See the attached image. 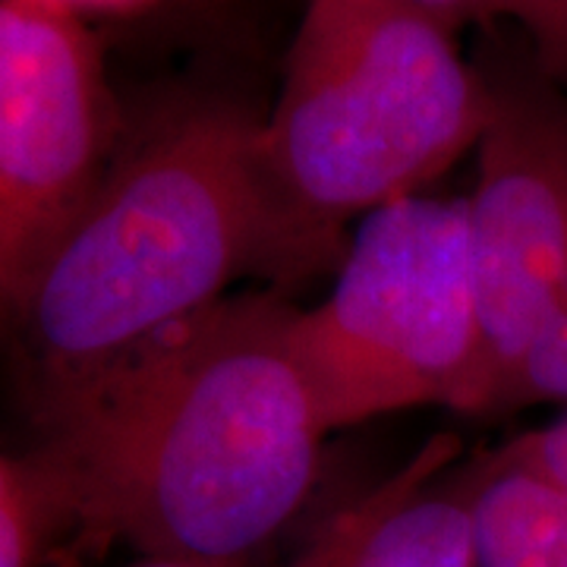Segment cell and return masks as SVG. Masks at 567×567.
I'll return each mask as SVG.
<instances>
[{"label": "cell", "instance_id": "1", "mask_svg": "<svg viewBox=\"0 0 567 567\" xmlns=\"http://www.w3.org/2000/svg\"><path fill=\"white\" fill-rule=\"evenodd\" d=\"M293 312L227 297L32 420L73 527L189 567L256 558L309 498L328 435Z\"/></svg>", "mask_w": 567, "mask_h": 567}, {"label": "cell", "instance_id": "2", "mask_svg": "<svg viewBox=\"0 0 567 567\" xmlns=\"http://www.w3.org/2000/svg\"><path fill=\"white\" fill-rule=\"evenodd\" d=\"M256 130L234 104L199 102L123 133L0 334L32 420L227 300L240 275L268 268Z\"/></svg>", "mask_w": 567, "mask_h": 567}, {"label": "cell", "instance_id": "3", "mask_svg": "<svg viewBox=\"0 0 567 567\" xmlns=\"http://www.w3.org/2000/svg\"><path fill=\"white\" fill-rule=\"evenodd\" d=\"M492 80L410 0H309L259 121L275 275H303L350 221L423 196L486 133Z\"/></svg>", "mask_w": 567, "mask_h": 567}, {"label": "cell", "instance_id": "4", "mask_svg": "<svg viewBox=\"0 0 567 567\" xmlns=\"http://www.w3.org/2000/svg\"><path fill=\"white\" fill-rule=\"evenodd\" d=\"M328 435L447 406L480 416L483 319L466 199L410 196L365 215L331 290L293 312Z\"/></svg>", "mask_w": 567, "mask_h": 567}, {"label": "cell", "instance_id": "5", "mask_svg": "<svg viewBox=\"0 0 567 567\" xmlns=\"http://www.w3.org/2000/svg\"><path fill=\"white\" fill-rule=\"evenodd\" d=\"M123 123L104 51L61 0H0V334L92 199Z\"/></svg>", "mask_w": 567, "mask_h": 567}, {"label": "cell", "instance_id": "6", "mask_svg": "<svg viewBox=\"0 0 567 567\" xmlns=\"http://www.w3.org/2000/svg\"><path fill=\"white\" fill-rule=\"evenodd\" d=\"M464 199L483 319L480 416H486L567 290V99L558 82L543 73L492 80V117Z\"/></svg>", "mask_w": 567, "mask_h": 567}, {"label": "cell", "instance_id": "7", "mask_svg": "<svg viewBox=\"0 0 567 567\" xmlns=\"http://www.w3.org/2000/svg\"><path fill=\"white\" fill-rule=\"evenodd\" d=\"M470 567H567V495L505 445L470 461Z\"/></svg>", "mask_w": 567, "mask_h": 567}, {"label": "cell", "instance_id": "8", "mask_svg": "<svg viewBox=\"0 0 567 567\" xmlns=\"http://www.w3.org/2000/svg\"><path fill=\"white\" fill-rule=\"evenodd\" d=\"M350 567H470V464L454 461L406 488Z\"/></svg>", "mask_w": 567, "mask_h": 567}, {"label": "cell", "instance_id": "9", "mask_svg": "<svg viewBox=\"0 0 567 567\" xmlns=\"http://www.w3.org/2000/svg\"><path fill=\"white\" fill-rule=\"evenodd\" d=\"M63 527L73 520L54 473L32 451H0V567H35Z\"/></svg>", "mask_w": 567, "mask_h": 567}, {"label": "cell", "instance_id": "10", "mask_svg": "<svg viewBox=\"0 0 567 567\" xmlns=\"http://www.w3.org/2000/svg\"><path fill=\"white\" fill-rule=\"evenodd\" d=\"M454 457H457V445L451 439L429 442L420 454H413L410 464L401 466L394 476L382 480V486L365 492L360 502H353L347 511H341L290 567H350L365 533L372 529V524L385 514L388 507L394 505L406 488H413L429 473L447 466Z\"/></svg>", "mask_w": 567, "mask_h": 567}, {"label": "cell", "instance_id": "11", "mask_svg": "<svg viewBox=\"0 0 567 567\" xmlns=\"http://www.w3.org/2000/svg\"><path fill=\"white\" fill-rule=\"evenodd\" d=\"M524 406H558L567 410V290L539 328L533 344L511 369L495 398L492 413L524 410Z\"/></svg>", "mask_w": 567, "mask_h": 567}, {"label": "cell", "instance_id": "12", "mask_svg": "<svg viewBox=\"0 0 567 567\" xmlns=\"http://www.w3.org/2000/svg\"><path fill=\"white\" fill-rule=\"evenodd\" d=\"M498 13L527 32L536 70L567 82V0H498Z\"/></svg>", "mask_w": 567, "mask_h": 567}, {"label": "cell", "instance_id": "13", "mask_svg": "<svg viewBox=\"0 0 567 567\" xmlns=\"http://www.w3.org/2000/svg\"><path fill=\"white\" fill-rule=\"evenodd\" d=\"M505 451L543 473L548 483H555L567 495V410H558L543 425L505 442Z\"/></svg>", "mask_w": 567, "mask_h": 567}, {"label": "cell", "instance_id": "14", "mask_svg": "<svg viewBox=\"0 0 567 567\" xmlns=\"http://www.w3.org/2000/svg\"><path fill=\"white\" fill-rule=\"evenodd\" d=\"M416 7H423L429 13H435L447 25L461 29L466 22H495L502 20L498 13V0H410Z\"/></svg>", "mask_w": 567, "mask_h": 567}, {"label": "cell", "instance_id": "15", "mask_svg": "<svg viewBox=\"0 0 567 567\" xmlns=\"http://www.w3.org/2000/svg\"><path fill=\"white\" fill-rule=\"evenodd\" d=\"M61 3L85 17V13H133V10L158 3V0H61Z\"/></svg>", "mask_w": 567, "mask_h": 567}, {"label": "cell", "instance_id": "16", "mask_svg": "<svg viewBox=\"0 0 567 567\" xmlns=\"http://www.w3.org/2000/svg\"><path fill=\"white\" fill-rule=\"evenodd\" d=\"M130 567H189V565H177V561H158V558H140L136 565Z\"/></svg>", "mask_w": 567, "mask_h": 567}]
</instances>
